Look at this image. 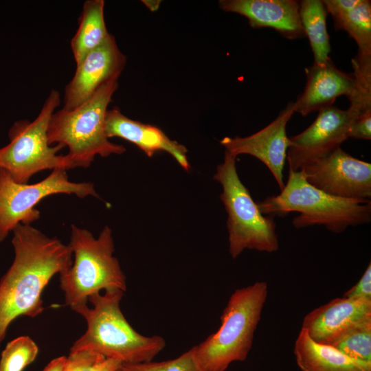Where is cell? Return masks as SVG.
<instances>
[{"label":"cell","mask_w":371,"mask_h":371,"mask_svg":"<svg viewBox=\"0 0 371 371\" xmlns=\"http://www.w3.org/2000/svg\"><path fill=\"white\" fill-rule=\"evenodd\" d=\"M14 258L0 280V344L19 316L34 317L44 310L42 292L51 278L72 265V249L31 225L12 231Z\"/></svg>","instance_id":"1"},{"label":"cell","mask_w":371,"mask_h":371,"mask_svg":"<svg viewBox=\"0 0 371 371\" xmlns=\"http://www.w3.org/2000/svg\"><path fill=\"white\" fill-rule=\"evenodd\" d=\"M123 295L120 289L95 293L88 298L91 308L85 304L73 309L85 318L87 328L70 352L91 350L122 363L137 364L151 361L165 348L163 337H146L131 327L120 308Z\"/></svg>","instance_id":"2"},{"label":"cell","mask_w":371,"mask_h":371,"mask_svg":"<svg viewBox=\"0 0 371 371\" xmlns=\"http://www.w3.org/2000/svg\"><path fill=\"white\" fill-rule=\"evenodd\" d=\"M262 214L284 216L290 212L300 214L292 221L296 229L324 225L339 234L350 226L371 221L370 199H353L328 194L308 183L302 170H289L286 183L280 194L257 202Z\"/></svg>","instance_id":"3"},{"label":"cell","mask_w":371,"mask_h":371,"mask_svg":"<svg viewBox=\"0 0 371 371\" xmlns=\"http://www.w3.org/2000/svg\"><path fill=\"white\" fill-rule=\"evenodd\" d=\"M267 294L265 281L234 291L221 316L219 328L192 348L199 371H225L232 363L247 358Z\"/></svg>","instance_id":"4"},{"label":"cell","mask_w":371,"mask_h":371,"mask_svg":"<svg viewBox=\"0 0 371 371\" xmlns=\"http://www.w3.org/2000/svg\"><path fill=\"white\" fill-rule=\"evenodd\" d=\"M119 77L103 83L77 108H62L51 116L47 131L48 143L67 146L66 156L74 168L89 167L97 155L107 157L126 151L123 145L110 142L105 133L107 107L118 87Z\"/></svg>","instance_id":"5"},{"label":"cell","mask_w":371,"mask_h":371,"mask_svg":"<svg viewBox=\"0 0 371 371\" xmlns=\"http://www.w3.org/2000/svg\"><path fill=\"white\" fill-rule=\"evenodd\" d=\"M69 245L74 261L60 274V285L71 309L87 304L90 295L102 289L126 291V276L113 256L114 241L108 225L96 238L89 230L72 224Z\"/></svg>","instance_id":"6"},{"label":"cell","mask_w":371,"mask_h":371,"mask_svg":"<svg viewBox=\"0 0 371 371\" xmlns=\"http://www.w3.org/2000/svg\"><path fill=\"white\" fill-rule=\"evenodd\" d=\"M236 159L225 151L224 160L214 175L223 188L220 197L228 215L229 254L234 259L246 249L275 252L279 243L273 216L260 212L238 175Z\"/></svg>","instance_id":"7"},{"label":"cell","mask_w":371,"mask_h":371,"mask_svg":"<svg viewBox=\"0 0 371 371\" xmlns=\"http://www.w3.org/2000/svg\"><path fill=\"white\" fill-rule=\"evenodd\" d=\"M60 104L59 91L52 89L33 121L19 120L10 128V143L0 148V168L16 183H27L45 170L74 169L66 155L57 154L64 147L49 145L47 140L49 120Z\"/></svg>","instance_id":"8"},{"label":"cell","mask_w":371,"mask_h":371,"mask_svg":"<svg viewBox=\"0 0 371 371\" xmlns=\"http://www.w3.org/2000/svg\"><path fill=\"white\" fill-rule=\"evenodd\" d=\"M67 170L55 169L42 181L19 183L0 168V243L19 224L31 225L40 217L36 205L45 197L56 194H74L79 198L100 199L93 183L73 182Z\"/></svg>","instance_id":"9"},{"label":"cell","mask_w":371,"mask_h":371,"mask_svg":"<svg viewBox=\"0 0 371 371\" xmlns=\"http://www.w3.org/2000/svg\"><path fill=\"white\" fill-rule=\"evenodd\" d=\"M361 113L350 106L346 110L333 105L319 110L307 128L290 138L286 155L289 170H301L341 147L349 138L350 127Z\"/></svg>","instance_id":"10"},{"label":"cell","mask_w":371,"mask_h":371,"mask_svg":"<svg viewBox=\"0 0 371 371\" xmlns=\"http://www.w3.org/2000/svg\"><path fill=\"white\" fill-rule=\"evenodd\" d=\"M301 170L308 183L328 194L353 199L371 197V164L341 147Z\"/></svg>","instance_id":"11"},{"label":"cell","mask_w":371,"mask_h":371,"mask_svg":"<svg viewBox=\"0 0 371 371\" xmlns=\"http://www.w3.org/2000/svg\"><path fill=\"white\" fill-rule=\"evenodd\" d=\"M293 102H289L278 115L267 126L247 137H225L220 144L229 154L237 157L247 154L262 161L271 171L280 190L284 187L283 170L290 138L286 125L294 113Z\"/></svg>","instance_id":"12"},{"label":"cell","mask_w":371,"mask_h":371,"mask_svg":"<svg viewBox=\"0 0 371 371\" xmlns=\"http://www.w3.org/2000/svg\"><path fill=\"white\" fill-rule=\"evenodd\" d=\"M126 57L110 35L100 46L90 52L76 65L75 74L65 88V110H72L88 100L109 79L120 76Z\"/></svg>","instance_id":"13"},{"label":"cell","mask_w":371,"mask_h":371,"mask_svg":"<svg viewBox=\"0 0 371 371\" xmlns=\"http://www.w3.org/2000/svg\"><path fill=\"white\" fill-rule=\"evenodd\" d=\"M371 319V300L337 297L307 313L302 323L315 342L331 345L350 330Z\"/></svg>","instance_id":"14"},{"label":"cell","mask_w":371,"mask_h":371,"mask_svg":"<svg viewBox=\"0 0 371 371\" xmlns=\"http://www.w3.org/2000/svg\"><path fill=\"white\" fill-rule=\"evenodd\" d=\"M306 82L302 94L293 102L294 113L302 116L333 106L336 99L346 95L352 100L357 94L354 76L339 69L330 58L305 69Z\"/></svg>","instance_id":"15"},{"label":"cell","mask_w":371,"mask_h":371,"mask_svg":"<svg viewBox=\"0 0 371 371\" xmlns=\"http://www.w3.org/2000/svg\"><path fill=\"white\" fill-rule=\"evenodd\" d=\"M219 8L240 14L253 28L271 27L290 40L305 37L295 0H221Z\"/></svg>","instance_id":"16"},{"label":"cell","mask_w":371,"mask_h":371,"mask_svg":"<svg viewBox=\"0 0 371 371\" xmlns=\"http://www.w3.org/2000/svg\"><path fill=\"white\" fill-rule=\"evenodd\" d=\"M105 133L109 138L117 137L133 143L149 157L157 151H165L185 170L190 169L188 150L183 145L170 139L155 126L128 118L122 113L118 107L107 111Z\"/></svg>","instance_id":"17"},{"label":"cell","mask_w":371,"mask_h":371,"mask_svg":"<svg viewBox=\"0 0 371 371\" xmlns=\"http://www.w3.org/2000/svg\"><path fill=\"white\" fill-rule=\"evenodd\" d=\"M293 352L302 371H371V362L354 359L332 346L317 343L302 328Z\"/></svg>","instance_id":"18"},{"label":"cell","mask_w":371,"mask_h":371,"mask_svg":"<svg viewBox=\"0 0 371 371\" xmlns=\"http://www.w3.org/2000/svg\"><path fill=\"white\" fill-rule=\"evenodd\" d=\"M336 30L346 31L357 45V55L352 59L354 76L371 79V1L360 3L343 19L334 24Z\"/></svg>","instance_id":"19"},{"label":"cell","mask_w":371,"mask_h":371,"mask_svg":"<svg viewBox=\"0 0 371 371\" xmlns=\"http://www.w3.org/2000/svg\"><path fill=\"white\" fill-rule=\"evenodd\" d=\"M104 8L103 0H87L83 4L78 28L70 42L76 65L111 35L104 21Z\"/></svg>","instance_id":"20"},{"label":"cell","mask_w":371,"mask_h":371,"mask_svg":"<svg viewBox=\"0 0 371 371\" xmlns=\"http://www.w3.org/2000/svg\"><path fill=\"white\" fill-rule=\"evenodd\" d=\"M327 10L321 0L300 1V18L308 38L314 63L321 64L330 57V44L326 28Z\"/></svg>","instance_id":"21"},{"label":"cell","mask_w":371,"mask_h":371,"mask_svg":"<svg viewBox=\"0 0 371 371\" xmlns=\"http://www.w3.org/2000/svg\"><path fill=\"white\" fill-rule=\"evenodd\" d=\"M330 346L350 358L371 362V319L356 326Z\"/></svg>","instance_id":"22"},{"label":"cell","mask_w":371,"mask_h":371,"mask_svg":"<svg viewBox=\"0 0 371 371\" xmlns=\"http://www.w3.org/2000/svg\"><path fill=\"white\" fill-rule=\"evenodd\" d=\"M38 348L29 336L19 337L8 343L1 354L0 371H23L36 359Z\"/></svg>","instance_id":"23"},{"label":"cell","mask_w":371,"mask_h":371,"mask_svg":"<svg viewBox=\"0 0 371 371\" xmlns=\"http://www.w3.org/2000/svg\"><path fill=\"white\" fill-rule=\"evenodd\" d=\"M122 364L91 350H80L69 352L63 371H115Z\"/></svg>","instance_id":"24"},{"label":"cell","mask_w":371,"mask_h":371,"mask_svg":"<svg viewBox=\"0 0 371 371\" xmlns=\"http://www.w3.org/2000/svg\"><path fill=\"white\" fill-rule=\"evenodd\" d=\"M142 371H199L192 348L178 357L160 362L138 363Z\"/></svg>","instance_id":"25"},{"label":"cell","mask_w":371,"mask_h":371,"mask_svg":"<svg viewBox=\"0 0 371 371\" xmlns=\"http://www.w3.org/2000/svg\"><path fill=\"white\" fill-rule=\"evenodd\" d=\"M327 12L330 14L334 24L345 18L361 0H323Z\"/></svg>","instance_id":"26"},{"label":"cell","mask_w":371,"mask_h":371,"mask_svg":"<svg viewBox=\"0 0 371 371\" xmlns=\"http://www.w3.org/2000/svg\"><path fill=\"white\" fill-rule=\"evenodd\" d=\"M349 137L371 139V110L358 115L350 127Z\"/></svg>","instance_id":"27"},{"label":"cell","mask_w":371,"mask_h":371,"mask_svg":"<svg viewBox=\"0 0 371 371\" xmlns=\"http://www.w3.org/2000/svg\"><path fill=\"white\" fill-rule=\"evenodd\" d=\"M343 296L346 297H361L371 300L370 262L357 283L346 291Z\"/></svg>","instance_id":"28"},{"label":"cell","mask_w":371,"mask_h":371,"mask_svg":"<svg viewBox=\"0 0 371 371\" xmlns=\"http://www.w3.org/2000/svg\"><path fill=\"white\" fill-rule=\"evenodd\" d=\"M67 357L61 356L52 360L43 371H63Z\"/></svg>","instance_id":"29"},{"label":"cell","mask_w":371,"mask_h":371,"mask_svg":"<svg viewBox=\"0 0 371 371\" xmlns=\"http://www.w3.org/2000/svg\"><path fill=\"white\" fill-rule=\"evenodd\" d=\"M115 371H142L139 367L138 363L137 364H126L122 363V366L118 368Z\"/></svg>","instance_id":"30"},{"label":"cell","mask_w":371,"mask_h":371,"mask_svg":"<svg viewBox=\"0 0 371 371\" xmlns=\"http://www.w3.org/2000/svg\"><path fill=\"white\" fill-rule=\"evenodd\" d=\"M143 3L151 11H155L159 8L161 1H142Z\"/></svg>","instance_id":"31"}]
</instances>
